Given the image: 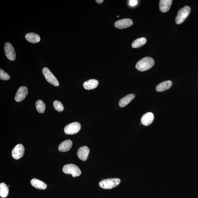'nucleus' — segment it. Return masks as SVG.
<instances>
[{"label": "nucleus", "instance_id": "obj_8", "mask_svg": "<svg viewBox=\"0 0 198 198\" xmlns=\"http://www.w3.org/2000/svg\"><path fill=\"white\" fill-rule=\"evenodd\" d=\"M24 152V146L22 144H18L12 150V154L13 158L16 160H18L23 156Z\"/></svg>", "mask_w": 198, "mask_h": 198}, {"label": "nucleus", "instance_id": "obj_2", "mask_svg": "<svg viewBox=\"0 0 198 198\" xmlns=\"http://www.w3.org/2000/svg\"><path fill=\"white\" fill-rule=\"evenodd\" d=\"M121 182L120 179L117 178L107 179L102 180L99 183V186L103 189H110L115 188L119 185Z\"/></svg>", "mask_w": 198, "mask_h": 198}, {"label": "nucleus", "instance_id": "obj_10", "mask_svg": "<svg viewBox=\"0 0 198 198\" xmlns=\"http://www.w3.org/2000/svg\"><path fill=\"white\" fill-rule=\"evenodd\" d=\"M133 24L132 20L129 18H124L118 20L115 23V26L119 29H126L130 27Z\"/></svg>", "mask_w": 198, "mask_h": 198}, {"label": "nucleus", "instance_id": "obj_12", "mask_svg": "<svg viewBox=\"0 0 198 198\" xmlns=\"http://www.w3.org/2000/svg\"><path fill=\"white\" fill-rule=\"evenodd\" d=\"M154 119V115L152 113H146L144 114L141 118V123L144 126H148L152 123Z\"/></svg>", "mask_w": 198, "mask_h": 198}, {"label": "nucleus", "instance_id": "obj_23", "mask_svg": "<svg viewBox=\"0 0 198 198\" xmlns=\"http://www.w3.org/2000/svg\"><path fill=\"white\" fill-rule=\"evenodd\" d=\"M53 106L55 110L58 112H61L64 110V107L62 103L59 101H55L53 102Z\"/></svg>", "mask_w": 198, "mask_h": 198}, {"label": "nucleus", "instance_id": "obj_20", "mask_svg": "<svg viewBox=\"0 0 198 198\" xmlns=\"http://www.w3.org/2000/svg\"><path fill=\"white\" fill-rule=\"evenodd\" d=\"M146 39L145 38L142 37L137 39L132 43V47L134 48H138L145 44L146 42Z\"/></svg>", "mask_w": 198, "mask_h": 198}, {"label": "nucleus", "instance_id": "obj_25", "mask_svg": "<svg viewBox=\"0 0 198 198\" xmlns=\"http://www.w3.org/2000/svg\"><path fill=\"white\" fill-rule=\"evenodd\" d=\"M138 4V1L137 0H131L129 1V4L131 6H134Z\"/></svg>", "mask_w": 198, "mask_h": 198}, {"label": "nucleus", "instance_id": "obj_3", "mask_svg": "<svg viewBox=\"0 0 198 198\" xmlns=\"http://www.w3.org/2000/svg\"><path fill=\"white\" fill-rule=\"evenodd\" d=\"M190 11V8L188 6H185L179 10L177 16L175 18V23L176 24H180L184 22L189 16Z\"/></svg>", "mask_w": 198, "mask_h": 198}, {"label": "nucleus", "instance_id": "obj_18", "mask_svg": "<svg viewBox=\"0 0 198 198\" xmlns=\"http://www.w3.org/2000/svg\"><path fill=\"white\" fill-rule=\"evenodd\" d=\"M31 183L32 185L35 188L41 190H44L47 187L46 184L44 182L36 178L32 179L31 181Z\"/></svg>", "mask_w": 198, "mask_h": 198}, {"label": "nucleus", "instance_id": "obj_19", "mask_svg": "<svg viewBox=\"0 0 198 198\" xmlns=\"http://www.w3.org/2000/svg\"><path fill=\"white\" fill-rule=\"evenodd\" d=\"M26 39L30 43L36 44L40 41V38L38 34L34 33H28L25 36Z\"/></svg>", "mask_w": 198, "mask_h": 198}, {"label": "nucleus", "instance_id": "obj_5", "mask_svg": "<svg viewBox=\"0 0 198 198\" xmlns=\"http://www.w3.org/2000/svg\"><path fill=\"white\" fill-rule=\"evenodd\" d=\"M81 125L79 122H73L65 127L64 132L67 135L76 134L81 130Z\"/></svg>", "mask_w": 198, "mask_h": 198}, {"label": "nucleus", "instance_id": "obj_21", "mask_svg": "<svg viewBox=\"0 0 198 198\" xmlns=\"http://www.w3.org/2000/svg\"><path fill=\"white\" fill-rule=\"evenodd\" d=\"M9 193L8 187L4 183L0 184V196L2 198L7 197Z\"/></svg>", "mask_w": 198, "mask_h": 198}, {"label": "nucleus", "instance_id": "obj_7", "mask_svg": "<svg viewBox=\"0 0 198 198\" xmlns=\"http://www.w3.org/2000/svg\"><path fill=\"white\" fill-rule=\"evenodd\" d=\"M4 50L6 57L8 60L13 61L16 59V54L14 49L10 43H6L4 46Z\"/></svg>", "mask_w": 198, "mask_h": 198}, {"label": "nucleus", "instance_id": "obj_17", "mask_svg": "<svg viewBox=\"0 0 198 198\" xmlns=\"http://www.w3.org/2000/svg\"><path fill=\"white\" fill-rule=\"evenodd\" d=\"M98 81L96 80L90 79L85 82L83 83V87L85 89L87 90H90L95 89L98 85Z\"/></svg>", "mask_w": 198, "mask_h": 198}, {"label": "nucleus", "instance_id": "obj_1", "mask_svg": "<svg viewBox=\"0 0 198 198\" xmlns=\"http://www.w3.org/2000/svg\"><path fill=\"white\" fill-rule=\"evenodd\" d=\"M154 60L152 58L145 57L137 62L135 67L140 71L143 72L149 70L154 65Z\"/></svg>", "mask_w": 198, "mask_h": 198}, {"label": "nucleus", "instance_id": "obj_14", "mask_svg": "<svg viewBox=\"0 0 198 198\" xmlns=\"http://www.w3.org/2000/svg\"><path fill=\"white\" fill-rule=\"evenodd\" d=\"M72 146V142L70 139L66 140L60 144L59 150L61 152L69 151Z\"/></svg>", "mask_w": 198, "mask_h": 198}, {"label": "nucleus", "instance_id": "obj_13", "mask_svg": "<svg viewBox=\"0 0 198 198\" xmlns=\"http://www.w3.org/2000/svg\"><path fill=\"white\" fill-rule=\"evenodd\" d=\"M173 1L172 0H161L159 3V8L163 13H166L169 10Z\"/></svg>", "mask_w": 198, "mask_h": 198}, {"label": "nucleus", "instance_id": "obj_6", "mask_svg": "<svg viewBox=\"0 0 198 198\" xmlns=\"http://www.w3.org/2000/svg\"><path fill=\"white\" fill-rule=\"evenodd\" d=\"M43 74L47 81L55 86H58L59 83L55 75L46 67L43 68Z\"/></svg>", "mask_w": 198, "mask_h": 198}, {"label": "nucleus", "instance_id": "obj_27", "mask_svg": "<svg viewBox=\"0 0 198 198\" xmlns=\"http://www.w3.org/2000/svg\"><path fill=\"white\" fill-rule=\"evenodd\" d=\"M117 18H119V16H117Z\"/></svg>", "mask_w": 198, "mask_h": 198}, {"label": "nucleus", "instance_id": "obj_24", "mask_svg": "<svg viewBox=\"0 0 198 198\" xmlns=\"http://www.w3.org/2000/svg\"><path fill=\"white\" fill-rule=\"evenodd\" d=\"M10 79V75L3 70H0V79L4 81H8Z\"/></svg>", "mask_w": 198, "mask_h": 198}, {"label": "nucleus", "instance_id": "obj_16", "mask_svg": "<svg viewBox=\"0 0 198 198\" xmlns=\"http://www.w3.org/2000/svg\"><path fill=\"white\" fill-rule=\"evenodd\" d=\"M135 97L134 94H131L128 95L120 100L119 102V106L120 107H124L129 104Z\"/></svg>", "mask_w": 198, "mask_h": 198}, {"label": "nucleus", "instance_id": "obj_4", "mask_svg": "<svg viewBox=\"0 0 198 198\" xmlns=\"http://www.w3.org/2000/svg\"><path fill=\"white\" fill-rule=\"evenodd\" d=\"M64 173L72 174L75 177L81 175V171L78 166L72 164L65 165L62 169Z\"/></svg>", "mask_w": 198, "mask_h": 198}, {"label": "nucleus", "instance_id": "obj_9", "mask_svg": "<svg viewBox=\"0 0 198 198\" xmlns=\"http://www.w3.org/2000/svg\"><path fill=\"white\" fill-rule=\"evenodd\" d=\"M28 94L27 88L25 86H21L19 88L16 92L15 100L17 102H20L25 99Z\"/></svg>", "mask_w": 198, "mask_h": 198}, {"label": "nucleus", "instance_id": "obj_15", "mask_svg": "<svg viewBox=\"0 0 198 198\" xmlns=\"http://www.w3.org/2000/svg\"><path fill=\"white\" fill-rule=\"evenodd\" d=\"M172 82L171 81H165L159 84L156 88V90L158 92H163L165 90H168L171 88L172 85Z\"/></svg>", "mask_w": 198, "mask_h": 198}, {"label": "nucleus", "instance_id": "obj_11", "mask_svg": "<svg viewBox=\"0 0 198 198\" xmlns=\"http://www.w3.org/2000/svg\"><path fill=\"white\" fill-rule=\"evenodd\" d=\"M90 152V149L87 146H83L79 148L77 152V156L81 160L85 161L87 160Z\"/></svg>", "mask_w": 198, "mask_h": 198}, {"label": "nucleus", "instance_id": "obj_22", "mask_svg": "<svg viewBox=\"0 0 198 198\" xmlns=\"http://www.w3.org/2000/svg\"><path fill=\"white\" fill-rule=\"evenodd\" d=\"M36 109L39 113H44L46 109V105L41 100H38L36 102Z\"/></svg>", "mask_w": 198, "mask_h": 198}, {"label": "nucleus", "instance_id": "obj_26", "mask_svg": "<svg viewBox=\"0 0 198 198\" xmlns=\"http://www.w3.org/2000/svg\"><path fill=\"white\" fill-rule=\"evenodd\" d=\"M96 3L98 4H101L104 2V1H103V0H96Z\"/></svg>", "mask_w": 198, "mask_h": 198}]
</instances>
